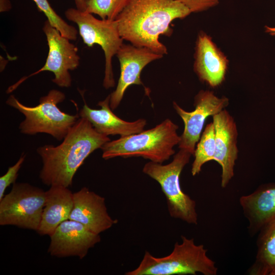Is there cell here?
Returning a JSON list of instances; mask_svg holds the SVG:
<instances>
[{
    "mask_svg": "<svg viewBox=\"0 0 275 275\" xmlns=\"http://www.w3.org/2000/svg\"><path fill=\"white\" fill-rule=\"evenodd\" d=\"M190 14L174 0H129L116 20L124 40L163 56L168 50L159 41L160 36H170L172 22Z\"/></svg>",
    "mask_w": 275,
    "mask_h": 275,
    "instance_id": "1",
    "label": "cell"
},
{
    "mask_svg": "<svg viewBox=\"0 0 275 275\" xmlns=\"http://www.w3.org/2000/svg\"><path fill=\"white\" fill-rule=\"evenodd\" d=\"M109 141L108 136L96 131L87 119L79 118L60 145L37 148L42 162L39 174L42 182L50 186H71L74 175L85 159Z\"/></svg>",
    "mask_w": 275,
    "mask_h": 275,
    "instance_id": "2",
    "label": "cell"
},
{
    "mask_svg": "<svg viewBox=\"0 0 275 275\" xmlns=\"http://www.w3.org/2000/svg\"><path fill=\"white\" fill-rule=\"evenodd\" d=\"M178 128L167 119L152 128L106 142L101 148L102 157L106 160L117 157H142L162 163L175 154L174 147L180 140Z\"/></svg>",
    "mask_w": 275,
    "mask_h": 275,
    "instance_id": "3",
    "label": "cell"
},
{
    "mask_svg": "<svg viewBox=\"0 0 275 275\" xmlns=\"http://www.w3.org/2000/svg\"><path fill=\"white\" fill-rule=\"evenodd\" d=\"M168 255L156 257L145 251L140 263L125 275H216L215 262L207 255L203 244H197L194 238L181 236Z\"/></svg>",
    "mask_w": 275,
    "mask_h": 275,
    "instance_id": "4",
    "label": "cell"
},
{
    "mask_svg": "<svg viewBox=\"0 0 275 275\" xmlns=\"http://www.w3.org/2000/svg\"><path fill=\"white\" fill-rule=\"evenodd\" d=\"M65 98L63 92L52 89L46 95L41 97L39 103L35 106L23 104L13 95L6 102L24 116V120L19 126L21 133L28 135L44 133L61 141L79 118L78 114H67L58 107V104L64 101Z\"/></svg>",
    "mask_w": 275,
    "mask_h": 275,
    "instance_id": "5",
    "label": "cell"
},
{
    "mask_svg": "<svg viewBox=\"0 0 275 275\" xmlns=\"http://www.w3.org/2000/svg\"><path fill=\"white\" fill-rule=\"evenodd\" d=\"M192 154L179 149L171 162L167 164L149 161L143 172L157 181L167 200L170 216L188 224L197 225L198 216L196 202L183 192L180 184V175L188 163Z\"/></svg>",
    "mask_w": 275,
    "mask_h": 275,
    "instance_id": "6",
    "label": "cell"
},
{
    "mask_svg": "<svg viewBox=\"0 0 275 275\" xmlns=\"http://www.w3.org/2000/svg\"><path fill=\"white\" fill-rule=\"evenodd\" d=\"M65 15L68 20L76 24L85 44L89 47L98 44L101 47L105 57L103 86L106 89L114 87L112 60L124 40L120 35L117 21L97 19L93 14L73 8L68 9Z\"/></svg>",
    "mask_w": 275,
    "mask_h": 275,
    "instance_id": "7",
    "label": "cell"
},
{
    "mask_svg": "<svg viewBox=\"0 0 275 275\" xmlns=\"http://www.w3.org/2000/svg\"><path fill=\"white\" fill-rule=\"evenodd\" d=\"M46 191L28 183H14L0 200V225L38 230L45 206Z\"/></svg>",
    "mask_w": 275,
    "mask_h": 275,
    "instance_id": "8",
    "label": "cell"
},
{
    "mask_svg": "<svg viewBox=\"0 0 275 275\" xmlns=\"http://www.w3.org/2000/svg\"><path fill=\"white\" fill-rule=\"evenodd\" d=\"M42 29L46 36L49 49L44 66L37 71L28 77L22 78L9 87L8 93L14 90L29 77L45 71L53 73L54 77L52 81L57 86L63 88H69L71 86L72 78L69 71L75 70L79 65L80 57L78 54L77 48L70 42V40L62 35L48 20L44 22Z\"/></svg>",
    "mask_w": 275,
    "mask_h": 275,
    "instance_id": "9",
    "label": "cell"
},
{
    "mask_svg": "<svg viewBox=\"0 0 275 275\" xmlns=\"http://www.w3.org/2000/svg\"><path fill=\"white\" fill-rule=\"evenodd\" d=\"M229 102L227 97H219L212 91L203 90L195 96V109L191 112L185 111L174 101L173 107L184 123V130L180 135L178 148L194 155L206 120L225 109Z\"/></svg>",
    "mask_w": 275,
    "mask_h": 275,
    "instance_id": "10",
    "label": "cell"
},
{
    "mask_svg": "<svg viewBox=\"0 0 275 275\" xmlns=\"http://www.w3.org/2000/svg\"><path fill=\"white\" fill-rule=\"evenodd\" d=\"M49 237L47 252L58 258L77 257L82 259L101 241L100 234L70 219L61 223Z\"/></svg>",
    "mask_w": 275,
    "mask_h": 275,
    "instance_id": "11",
    "label": "cell"
},
{
    "mask_svg": "<svg viewBox=\"0 0 275 275\" xmlns=\"http://www.w3.org/2000/svg\"><path fill=\"white\" fill-rule=\"evenodd\" d=\"M116 56L120 66V75L116 89L110 94V107L114 111L121 102L126 89L131 85H143L141 79L143 69L149 63L163 57L146 47L123 44Z\"/></svg>",
    "mask_w": 275,
    "mask_h": 275,
    "instance_id": "12",
    "label": "cell"
},
{
    "mask_svg": "<svg viewBox=\"0 0 275 275\" xmlns=\"http://www.w3.org/2000/svg\"><path fill=\"white\" fill-rule=\"evenodd\" d=\"M212 117L215 134V151L212 160L221 166V184L225 188L234 175L238 153L237 127L234 118L226 109Z\"/></svg>",
    "mask_w": 275,
    "mask_h": 275,
    "instance_id": "13",
    "label": "cell"
},
{
    "mask_svg": "<svg viewBox=\"0 0 275 275\" xmlns=\"http://www.w3.org/2000/svg\"><path fill=\"white\" fill-rule=\"evenodd\" d=\"M229 65L227 56L203 31L197 36L194 53V70L199 80L212 88L225 80Z\"/></svg>",
    "mask_w": 275,
    "mask_h": 275,
    "instance_id": "14",
    "label": "cell"
},
{
    "mask_svg": "<svg viewBox=\"0 0 275 275\" xmlns=\"http://www.w3.org/2000/svg\"><path fill=\"white\" fill-rule=\"evenodd\" d=\"M69 219L81 223L98 234L118 222L109 214L105 198L87 187L73 193V206Z\"/></svg>",
    "mask_w": 275,
    "mask_h": 275,
    "instance_id": "15",
    "label": "cell"
},
{
    "mask_svg": "<svg viewBox=\"0 0 275 275\" xmlns=\"http://www.w3.org/2000/svg\"><path fill=\"white\" fill-rule=\"evenodd\" d=\"M110 97L109 94L98 102L97 105L101 107L98 109L90 108L84 100V105L78 114L79 118L87 119L96 131L106 136H125L143 131L146 120L139 119L128 122L121 119L113 112L110 107Z\"/></svg>",
    "mask_w": 275,
    "mask_h": 275,
    "instance_id": "16",
    "label": "cell"
},
{
    "mask_svg": "<svg viewBox=\"0 0 275 275\" xmlns=\"http://www.w3.org/2000/svg\"><path fill=\"white\" fill-rule=\"evenodd\" d=\"M239 204L253 237L275 217V182L261 184L251 194L241 196Z\"/></svg>",
    "mask_w": 275,
    "mask_h": 275,
    "instance_id": "17",
    "label": "cell"
},
{
    "mask_svg": "<svg viewBox=\"0 0 275 275\" xmlns=\"http://www.w3.org/2000/svg\"><path fill=\"white\" fill-rule=\"evenodd\" d=\"M73 206V193L68 187L50 186L46 191L45 206L37 232L49 236L61 223L69 219Z\"/></svg>",
    "mask_w": 275,
    "mask_h": 275,
    "instance_id": "18",
    "label": "cell"
},
{
    "mask_svg": "<svg viewBox=\"0 0 275 275\" xmlns=\"http://www.w3.org/2000/svg\"><path fill=\"white\" fill-rule=\"evenodd\" d=\"M256 259L249 268L250 275H275V217L259 231Z\"/></svg>",
    "mask_w": 275,
    "mask_h": 275,
    "instance_id": "19",
    "label": "cell"
},
{
    "mask_svg": "<svg viewBox=\"0 0 275 275\" xmlns=\"http://www.w3.org/2000/svg\"><path fill=\"white\" fill-rule=\"evenodd\" d=\"M215 151V134L213 122L206 125L194 152V160L191 173L193 176L199 174L203 166L212 160Z\"/></svg>",
    "mask_w": 275,
    "mask_h": 275,
    "instance_id": "20",
    "label": "cell"
},
{
    "mask_svg": "<svg viewBox=\"0 0 275 275\" xmlns=\"http://www.w3.org/2000/svg\"><path fill=\"white\" fill-rule=\"evenodd\" d=\"M129 0H87L86 11L101 19L116 20Z\"/></svg>",
    "mask_w": 275,
    "mask_h": 275,
    "instance_id": "21",
    "label": "cell"
},
{
    "mask_svg": "<svg viewBox=\"0 0 275 275\" xmlns=\"http://www.w3.org/2000/svg\"><path fill=\"white\" fill-rule=\"evenodd\" d=\"M38 9L43 12L50 24L63 36L70 40H75L77 37L76 28L68 24L52 9L48 0H33Z\"/></svg>",
    "mask_w": 275,
    "mask_h": 275,
    "instance_id": "22",
    "label": "cell"
},
{
    "mask_svg": "<svg viewBox=\"0 0 275 275\" xmlns=\"http://www.w3.org/2000/svg\"><path fill=\"white\" fill-rule=\"evenodd\" d=\"M25 155H21L18 161L12 166L9 167L7 172L0 177V200L5 195V193L8 186L15 183L18 177V172L23 164Z\"/></svg>",
    "mask_w": 275,
    "mask_h": 275,
    "instance_id": "23",
    "label": "cell"
},
{
    "mask_svg": "<svg viewBox=\"0 0 275 275\" xmlns=\"http://www.w3.org/2000/svg\"><path fill=\"white\" fill-rule=\"evenodd\" d=\"M185 6L191 13H198L216 6L219 0H174Z\"/></svg>",
    "mask_w": 275,
    "mask_h": 275,
    "instance_id": "24",
    "label": "cell"
},
{
    "mask_svg": "<svg viewBox=\"0 0 275 275\" xmlns=\"http://www.w3.org/2000/svg\"><path fill=\"white\" fill-rule=\"evenodd\" d=\"M87 0H74L76 8L81 11H86Z\"/></svg>",
    "mask_w": 275,
    "mask_h": 275,
    "instance_id": "25",
    "label": "cell"
},
{
    "mask_svg": "<svg viewBox=\"0 0 275 275\" xmlns=\"http://www.w3.org/2000/svg\"><path fill=\"white\" fill-rule=\"evenodd\" d=\"M265 32L271 36H275V27L265 26Z\"/></svg>",
    "mask_w": 275,
    "mask_h": 275,
    "instance_id": "26",
    "label": "cell"
}]
</instances>
